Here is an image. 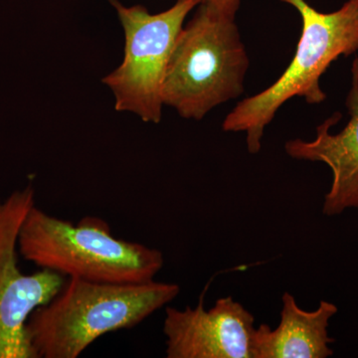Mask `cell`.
Wrapping results in <instances>:
<instances>
[{
  "label": "cell",
  "instance_id": "8fae6325",
  "mask_svg": "<svg viewBox=\"0 0 358 358\" xmlns=\"http://www.w3.org/2000/svg\"><path fill=\"white\" fill-rule=\"evenodd\" d=\"M350 1H352L353 3L357 4V6H358V0H350Z\"/></svg>",
  "mask_w": 358,
  "mask_h": 358
},
{
  "label": "cell",
  "instance_id": "3957f363",
  "mask_svg": "<svg viewBox=\"0 0 358 358\" xmlns=\"http://www.w3.org/2000/svg\"><path fill=\"white\" fill-rule=\"evenodd\" d=\"M301 15V33L293 60L281 77L256 95L237 103L223 121L227 133L246 134L247 150L257 155L266 127L285 103L294 96L310 105L327 99L320 78L341 56L358 51V6L348 0L341 8L324 13L306 0H281Z\"/></svg>",
  "mask_w": 358,
  "mask_h": 358
},
{
  "label": "cell",
  "instance_id": "5b68a950",
  "mask_svg": "<svg viewBox=\"0 0 358 358\" xmlns=\"http://www.w3.org/2000/svg\"><path fill=\"white\" fill-rule=\"evenodd\" d=\"M124 31L121 66L103 79L115 96L117 112H131L145 122L162 121V88L176 40L199 0H178L166 11L150 14L143 6L126 7L110 0Z\"/></svg>",
  "mask_w": 358,
  "mask_h": 358
},
{
  "label": "cell",
  "instance_id": "30bf717a",
  "mask_svg": "<svg viewBox=\"0 0 358 358\" xmlns=\"http://www.w3.org/2000/svg\"><path fill=\"white\" fill-rule=\"evenodd\" d=\"M242 0H199V4L211 8L221 15L235 20Z\"/></svg>",
  "mask_w": 358,
  "mask_h": 358
},
{
  "label": "cell",
  "instance_id": "52a82bcc",
  "mask_svg": "<svg viewBox=\"0 0 358 358\" xmlns=\"http://www.w3.org/2000/svg\"><path fill=\"white\" fill-rule=\"evenodd\" d=\"M255 317L232 296L205 310L167 307L164 322L169 358H255Z\"/></svg>",
  "mask_w": 358,
  "mask_h": 358
},
{
  "label": "cell",
  "instance_id": "277c9868",
  "mask_svg": "<svg viewBox=\"0 0 358 358\" xmlns=\"http://www.w3.org/2000/svg\"><path fill=\"white\" fill-rule=\"evenodd\" d=\"M179 32L167 64L164 106L196 121L243 94L249 57L233 18L199 4Z\"/></svg>",
  "mask_w": 358,
  "mask_h": 358
},
{
  "label": "cell",
  "instance_id": "6da1fadb",
  "mask_svg": "<svg viewBox=\"0 0 358 358\" xmlns=\"http://www.w3.org/2000/svg\"><path fill=\"white\" fill-rule=\"evenodd\" d=\"M174 282L134 284L69 278L33 312L27 334L36 358H77L105 334L138 326L178 296Z\"/></svg>",
  "mask_w": 358,
  "mask_h": 358
},
{
  "label": "cell",
  "instance_id": "8992f818",
  "mask_svg": "<svg viewBox=\"0 0 358 358\" xmlns=\"http://www.w3.org/2000/svg\"><path fill=\"white\" fill-rule=\"evenodd\" d=\"M34 205L32 185L0 200V358H36L28 338V320L65 282L53 271L24 274L18 265L20 228Z\"/></svg>",
  "mask_w": 358,
  "mask_h": 358
},
{
  "label": "cell",
  "instance_id": "9c48e42d",
  "mask_svg": "<svg viewBox=\"0 0 358 358\" xmlns=\"http://www.w3.org/2000/svg\"><path fill=\"white\" fill-rule=\"evenodd\" d=\"M279 326L257 327L255 358H327L334 355V339L329 336V320L338 313L333 303L320 301L313 312L301 310L286 292Z\"/></svg>",
  "mask_w": 358,
  "mask_h": 358
},
{
  "label": "cell",
  "instance_id": "ba28073f",
  "mask_svg": "<svg viewBox=\"0 0 358 358\" xmlns=\"http://www.w3.org/2000/svg\"><path fill=\"white\" fill-rule=\"evenodd\" d=\"M352 74L345 101L350 119L345 129L331 134V129L341 117L334 113L317 127L313 140L294 138L285 145L292 159L322 162L331 169L333 181L322 205V213L327 216L358 209V57L353 61Z\"/></svg>",
  "mask_w": 358,
  "mask_h": 358
},
{
  "label": "cell",
  "instance_id": "7a4b0ae2",
  "mask_svg": "<svg viewBox=\"0 0 358 358\" xmlns=\"http://www.w3.org/2000/svg\"><path fill=\"white\" fill-rule=\"evenodd\" d=\"M18 249L24 260L40 268L92 282L152 281L164 264L159 250L115 237L103 219L88 216L74 224L36 204L21 226Z\"/></svg>",
  "mask_w": 358,
  "mask_h": 358
}]
</instances>
